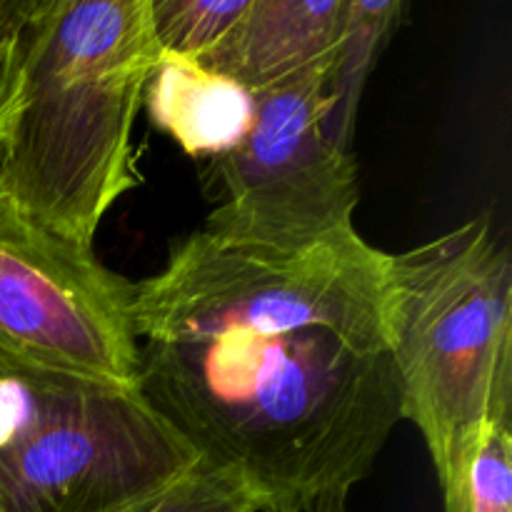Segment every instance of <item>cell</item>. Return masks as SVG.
Masks as SVG:
<instances>
[{"instance_id":"obj_1","label":"cell","mask_w":512,"mask_h":512,"mask_svg":"<svg viewBox=\"0 0 512 512\" xmlns=\"http://www.w3.org/2000/svg\"><path fill=\"white\" fill-rule=\"evenodd\" d=\"M138 390L203 463L240 470L265 512H310L348 495L403 420L388 350L323 328L140 343Z\"/></svg>"},{"instance_id":"obj_2","label":"cell","mask_w":512,"mask_h":512,"mask_svg":"<svg viewBox=\"0 0 512 512\" xmlns=\"http://www.w3.org/2000/svg\"><path fill=\"white\" fill-rule=\"evenodd\" d=\"M158 55L150 0L35 3L0 155V190L28 218L93 248L110 208L143 180L133 128Z\"/></svg>"},{"instance_id":"obj_3","label":"cell","mask_w":512,"mask_h":512,"mask_svg":"<svg viewBox=\"0 0 512 512\" xmlns=\"http://www.w3.org/2000/svg\"><path fill=\"white\" fill-rule=\"evenodd\" d=\"M388 353L400 415L435 470L468 430L512 410V260L488 218L388 255Z\"/></svg>"},{"instance_id":"obj_4","label":"cell","mask_w":512,"mask_h":512,"mask_svg":"<svg viewBox=\"0 0 512 512\" xmlns=\"http://www.w3.org/2000/svg\"><path fill=\"white\" fill-rule=\"evenodd\" d=\"M388 253L360 235L303 253L230 248L203 230L160 273L130 285L138 343H210L235 335L323 328L365 350H388Z\"/></svg>"},{"instance_id":"obj_5","label":"cell","mask_w":512,"mask_h":512,"mask_svg":"<svg viewBox=\"0 0 512 512\" xmlns=\"http://www.w3.org/2000/svg\"><path fill=\"white\" fill-rule=\"evenodd\" d=\"M198 465L138 388L0 368V512H123Z\"/></svg>"},{"instance_id":"obj_6","label":"cell","mask_w":512,"mask_h":512,"mask_svg":"<svg viewBox=\"0 0 512 512\" xmlns=\"http://www.w3.org/2000/svg\"><path fill=\"white\" fill-rule=\"evenodd\" d=\"M328 70L318 65L255 95V118L238 148L218 158L223 200L203 233L230 248L303 253L343 243L355 230L358 168L328 143Z\"/></svg>"},{"instance_id":"obj_7","label":"cell","mask_w":512,"mask_h":512,"mask_svg":"<svg viewBox=\"0 0 512 512\" xmlns=\"http://www.w3.org/2000/svg\"><path fill=\"white\" fill-rule=\"evenodd\" d=\"M130 285L0 190V368L138 388Z\"/></svg>"},{"instance_id":"obj_8","label":"cell","mask_w":512,"mask_h":512,"mask_svg":"<svg viewBox=\"0 0 512 512\" xmlns=\"http://www.w3.org/2000/svg\"><path fill=\"white\" fill-rule=\"evenodd\" d=\"M348 0H248L235 28L198 63L258 95L330 63Z\"/></svg>"},{"instance_id":"obj_9","label":"cell","mask_w":512,"mask_h":512,"mask_svg":"<svg viewBox=\"0 0 512 512\" xmlns=\"http://www.w3.org/2000/svg\"><path fill=\"white\" fill-rule=\"evenodd\" d=\"M150 120L193 158H220L243 143L255 95L198 60L160 53L143 88Z\"/></svg>"},{"instance_id":"obj_10","label":"cell","mask_w":512,"mask_h":512,"mask_svg":"<svg viewBox=\"0 0 512 512\" xmlns=\"http://www.w3.org/2000/svg\"><path fill=\"white\" fill-rule=\"evenodd\" d=\"M403 0H348L343 35L328 70V115L323 133L343 153H353L360 100L380 53L403 23Z\"/></svg>"},{"instance_id":"obj_11","label":"cell","mask_w":512,"mask_h":512,"mask_svg":"<svg viewBox=\"0 0 512 512\" xmlns=\"http://www.w3.org/2000/svg\"><path fill=\"white\" fill-rule=\"evenodd\" d=\"M435 473L443 512H512L510 423L490 420L468 430Z\"/></svg>"},{"instance_id":"obj_12","label":"cell","mask_w":512,"mask_h":512,"mask_svg":"<svg viewBox=\"0 0 512 512\" xmlns=\"http://www.w3.org/2000/svg\"><path fill=\"white\" fill-rule=\"evenodd\" d=\"M248 0H150V28L160 53L200 60L235 28Z\"/></svg>"},{"instance_id":"obj_13","label":"cell","mask_w":512,"mask_h":512,"mask_svg":"<svg viewBox=\"0 0 512 512\" xmlns=\"http://www.w3.org/2000/svg\"><path fill=\"white\" fill-rule=\"evenodd\" d=\"M123 512H265L260 490L235 468L203 463Z\"/></svg>"},{"instance_id":"obj_14","label":"cell","mask_w":512,"mask_h":512,"mask_svg":"<svg viewBox=\"0 0 512 512\" xmlns=\"http://www.w3.org/2000/svg\"><path fill=\"white\" fill-rule=\"evenodd\" d=\"M38 0H0V155L20 98L23 33Z\"/></svg>"},{"instance_id":"obj_15","label":"cell","mask_w":512,"mask_h":512,"mask_svg":"<svg viewBox=\"0 0 512 512\" xmlns=\"http://www.w3.org/2000/svg\"><path fill=\"white\" fill-rule=\"evenodd\" d=\"M310 512H348V495H328L318 500Z\"/></svg>"}]
</instances>
